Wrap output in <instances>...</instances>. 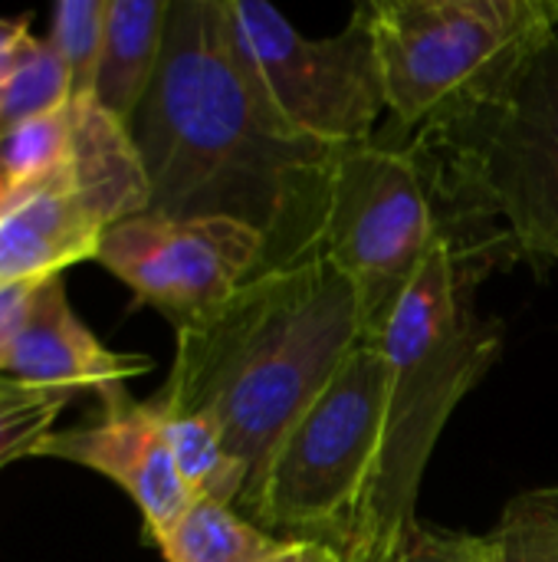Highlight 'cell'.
Instances as JSON below:
<instances>
[{
    "label": "cell",
    "mask_w": 558,
    "mask_h": 562,
    "mask_svg": "<svg viewBox=\"0 0 558 562\" xmlns=\"http://www.w3.org/2000/svg\"><path fill=\"white\" fill-rule=\"evenodd\" d=\"M151 207L234 217L266 244V267L319 250L335 148L296 135L250 76L224 0H171L161 63L128 122Z\"/></svg>",
    "instance_id": "6da1fadb"
},
{
    "label": "cell",
    "mask_w": 558,
    "mask_h": 562,
    "mask_svg": "<svg viewBox=\"0 0 558 562\" xmlns=\"http://www.w3.org/2000/svg\"><path fill=\"white\" fill-rule=\"evenodd\" d=\"M362 342V296L329 254L316 250L257 273L224 306L178 329L155 402L201 415L224 435L250 474L247 504L283 435Z\"/></svg>",
    "instance_id": "7a4b0ae2"
},
{
    "label": "cell",
    "mask_w": 558,
    "mask_h": 562,
    "mask_svg": "<svg viewBox=\"0 0 558 562\" xmlns=\"http://www.w3.org/2000/svg\"><path fill=\"white\" fill-rule=\"evenodd\" d=\"M490 270L454 244L418 270L372 346L391 369L388 415L375 481L342 562L382 560L421 527L418 494L444 425L503 349V326L474 310Z\"/></svg>",
    "instance_id": "3957f363"
},
{
    "label": "cell",
    "mask_w": 558,
    "mask_h": 562,
    "mask_svg": "<svg viewBox=\"0 0 558 562\" xmlns=\"http://www.w3.org/2000/svg\"><path fill=\"white\" fill-rule=\"evenodd\" d=\"M411 138L464 221L503 227L520 254L558 263V26L493 89Z\"/></svg>",
    "instance_id": "277c9868"
},
{
    "label": "cell",
    "mask_w": 558,
    "mask_h": 562,
    "mask_svg": "<svg viewBox=\"0 0 558 562\" xmlns=\"http://www.w3.org/2000/svg\"><path fill=\"white\" fill-rule=\"evenodd\" d=\"M444 244H454L487 270L500 267L506 250H516L506 231L470 224L457 214L411 135H375L372 142L335 148L319 250L355 283L368 342Z\"/></svg>",
    "instance_id": "5b68a950"
},
{
    "label": "cell",
    "mask_w": 558,
    "mask_h": 562,
    "mask_svg": "<svg viewBox=\"0 0 558 562\" xmlns=\"http://www.w3.org/2000/svg\"><path fill=\"white\" fill-rule=\"evenodd\" d=\"M388 385L385 352L362 342L283 435L240 514L276 540L345 553L375 481Z\"/></svg>",
    "instance_id": "8992f818"
},
{
    "label": "cell",
    "mask_w": 558,
    "mask_h": 562,
    "mask_svg": "<svg viewBox=\"0 0 558 562\" xmlns=\"http://www.w3.org/2000/svg\"><path fill=\"white\" fill-rule=\"evenodd\" d=\"M395 132L493 89L553 26L549 0H365Z\"/></svg>",
    "instance_id": "52a82bcc"
},
{
    "label": "cell",
    "mask_w": 558,
    "mask_h": 562,
    "mask_svg": "<svg viewBox=\"0 0 558 562\" xmlns=\"http://www.w3.org/2000/svg\"><path fill=\"white\" fill-rule=\"evenodd\" d=\"M148 207L151 184L128 125L95 99L76 102L66 165L0 217V283H36L95 260L102 237Z\"/></svg>",
    "instance_id": "ba28073f"
},
{
    "label": "cell",
    "mask_w": 558,
    "mask_h": 562,
    "mask_svg": "<svg viewBox=\"0 0 558 562\" xmlns=\"http://www.w3.org/2000/svg\"><path fill=\"white\" fill-rule=\"evenodd\" d=\"M234 43L273 112L329 148L372 142L388 115L365 3L345 30L312 40L263 0H224Z\"/></svg>",
    "instance_id": "9c48e42d"
},
{
    "label": "cell",
    "mask_w": 558,
    "mask_h": 562,
    "mask_svg": "<svg viewBox=\"0 0 558 562\" xmlns=\"http://www.w3.org/2000/svg\"><path fill=\"white\" fill-rule=\"evenodd\" d=\"M138 303L158 310L174 333L224 306L266 267L263 237L234 217L135 214L115 224L95 254Z\"/></svg>",
    "instance_id": "30bf717a"
},
{
    "label": "cell",
    "mask_w": 558,
    "mask_h": 562,
    "mask_svg": "<svg viewBox=\"0 0 558 562\" xmlns=\"http://www.w3.org/2000/svg\"><path fill=\"white\" fill-rule=\"evenodd\" d=\"M36 454L89 468L118 484L141 510L145 537L151 543L164 537L194 504L151 402H132L125 392L102 402L95 422L53 431Z\"/></svg>",
    "instance_id": "8fae6325"
},
{
    "label": "cell",
    "mask_w": 558,
    "mask_h": 562,
    "mask_svg": "<svg viewBox=\"0 0 558 562\" xmlns=\"http://www.w3.org/2000/svg\"><path fill=\"white\" fill-rule=\"evenodd\" d=\"M155 362L138 352H112L72 313L62 277L39 280L26 326L10 352L3 379L66 395L92 392L109 402L125 392L128 379L151 372Z\"/></svg>",
    "instance_id": "7c38bea8"
},
{
    "label": "cell",
    "mask_w": 558,
    "mask_h": 562,
    "mask_svg": "<svg viewBox=\"0 0 558 562\" xmlns=\"http://www.w3.org/2000/svg\"><path fill=\"white\" fill-rule=\"evenodd\" d=\"M171 0H109L95 102L118 122H132L161 63Z\"/></svg>",
    "instance_id": "4fadbf2b"
},
{
    "label": "cell",
    "mask_w": 558,
    "mask_h": 562,
    "mask_svg": "<svg viewBox=\"0 0 558 562\" xmlns=\"http://www.w3.org/2000/svg\"><path fill=\"white\" fill-rule=\"evenodd\" d=\"M148 402L161 422V431H164L168 448L174 454L178 474H181L184 487L191 491V497L227 504V507L240 510L247 487H250V474L230 454L224 435L201 415L171 412V408L158 405L155 398H148Z\"/></svg>",
    "instance_id": "5bb4252c"
},
{
    "label": "cell",
    "mask_w": 558,
    "mask_h": 562,
    "mask_svg": "<svg viewBox=\"0 0 558 562\" xmlns=\"http://www.w3.org/2000/svg\"><path fill=\"white\" fill-rule=\"evenodd\" d=\"M286 540L260 530L237 507L194 501L191 510L155 540L164 562H266Z\"/></svg>",
    "instance_id": "9a60e30c"
},
{
    "label": "cell",
    "mask_w": 558,
    "mask_h": 562,
    "mask_svg": "<svg viewBox=\"0 0 558 562\" xmlns=\"http://www.w3.org/2000/svg\"><path fill=\"white\" fill-rule=\"evenodd\" d=\"M72 138H76V102L69 99L59 109L23 122L0 142V171L16 191V198L66 165L72 151Z\"/></svg>",
    "instance_id": "2e32d148"
},
{
    "label": "cell",
    "mask_w": 558,
    "mask_h": 562,
    "mask_svg": "<svg viewBox=\"0 0 558 562\" xmlns=\"http://www.w3.org/2000/svg\"><path fill=\"white\" fill-rule=\"evenodd\" d=\"M69 79L46 40H30L16 66L0 79V142L23 122L69 102Z\"/></svg>",
    "instance_id": "e0dca14e"
},
{
    "label": "cell",
    "mask_w": 558,
    "mask_h": 562,
    "mask_svg": "<svg viewBox=\"0 0 558 562\" xmlns=\"http://www.w3.org/2000/svg\"><path fill=\"white\" fill-rule=\"evenodd\" d=\"M105 7L109 0H59L53 7V23L46 43L66 69L69 95L76 102L95 99L102 40H105Z\"/></svg>",
    "instance_id": "ac0fdd59"
},
{
    "label": "cell",
    "mask_w": 558,
    "mask_h": 562,
    "mask_svg": "<svg viewBox=\"0 0 558 562\" xmlns=\"http://www.w3.org/2000/svg\"><path fill=\"white\" fill-rule=\"evenodd\" d=\"M483 543L487 562H558V487L520 494Z\"/></svg>",
    "instance_id": "d6986e66"
},
{
    "label": "cell",
    "mask_w": 558,
    "mask_h": 562,
    "mask_svg": "<svg viewBox=\"0 0 558 562\" xmlns=\"http://www.w3.org/2000/svg\"><path fill=\"white\" fill-rule=\"evenodd\" d=\"M69 402L72 395L66 392L33 389L0 375V471L20 458H33Z\"/></svg>",
    "instance_id": "ffe728a7"
},
{
    "label": "cell",
    "mask_w": 558,
    "mask_h": 562,
    "mask_svg": "<svg viewBox=\"0 0 558 562\" xmlns=\"http://www.w3.org/2000/svg\"><path fill=\"white\" fill-rule=\"evenodd\" d=\"M365 562H487V543H483V537L431 530L421 524L408 537L405 547H398L395 553H388L382 560Z\"/></svg>",
    "instance_id": "44dd1931"
},
{
    "label": "cell",
    "mask_w": 558,
    "mask_h": 562,
    "mask_svg": "<svg viewBox=\"0 0 558 562\" xmlns=\"http://www.w3.org/2000/svg\"><path fill=\"white\" fill-rule=\"evenodd\" d=\"M36 286H39V280L36 283H0V375L10 362V352H13L23 326H26Z\"/></svg>",
    "instance_id": "7402d4cb"
},
{
    "label": "cell",
    "mask_w": 558,
    "mask_h": 562,
    "mask_svg": "<svg viewBox=\"0 0 558 562\" xmlns=\"http://www.w3.org/2000/svg\"><path fill=\"white\" fill-rule=\"evenodd\" d=\"M30 40H33L30 16H20V20L0 16V79L16 66V59H20V53L26 49Z\"/></svg>",
    "instance_id": "603a6c76"
},
{
    "label": "cell",
    "mask_w": 558,
    "mask_h": 562,
    "mask_svg": "<svg viewBox=\"0 0 558 562\" xmlns=\"http://www.w3.org/2000/svg\"><path fill=\"white\" fill-rule=\"evenodd\" d=\"M266 562H342V553L316 540H296V543H283Z\"/></svg>",
    "instance_id": "cb8c5ba5"
},
{
    "label": "cell",
    "mask_w": 558,
    "mask_h": 562,
    "mask_svg": "<svg viewBox=\"0 0 558 562\" xmlns=\"http://www.w3.org/2000/svg\"><path fill=\"white\" fill-rule=\"evenodd\" d=\"M13 204H16V191L10 188V181H7L3 171H0V217H3Z\"/></svg>",
    "instance_id": "d4e9b609"
}]
</instances>
